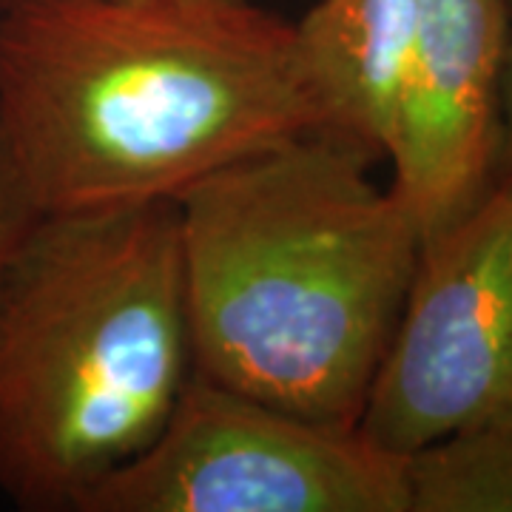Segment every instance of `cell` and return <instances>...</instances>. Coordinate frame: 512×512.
I'll return each mask as SVG.
<instances>
[{
  "label": "cell",
  "mask_w": 512,
  "mask_h": 512,
  "mask_svg": "<svg viewBox=\"0 0 512 512\" xmlns=\"http://www.w3.org/2000/svg\"><path fill=\"white\" fill-rule=\"evenodd\" d=\"M322 128L293 23L248 0L0 9V137L40 214L180 202Z\"/></svg>",
  "instance_id": "1"
},
{
  "label": "cell",
  "mask_w": 512,
  "mask_h": 512,
  "mask_svg": "<svg viewBox=\"0 0 512 512\" xmlns=\"http://www.w3.org/2000/svg\"><path fill=\"white\" fill-rule=\"evenodd\" d=\"M373 163L322 128L177 202L191 373L305 419L359 424L421 254Z\"/></svg>",
  "instance_id": "2"
},
{
  "label": "cell",
  "mask_w": 512,
  "mask_h": 512,
  "mask_svg": "<svg viewBox=\"0 0 512 512\" xmlns=\"http://www.w3.org/2000/svg\"><path fill=\"white\" fill-rule=\"evenodd\" d=\"M188 376L177 202L37 214L0 268V495L77 512Z\"/></svg>",
  "instance_id": "3"
},
{
  "label": "cell",
  "mask_w": 512,
  "mask_h": 512,
  "mask_svg": "<svg viewBox=\"0 0 512 512\" xmlns=\"http://www.w3.org/2000/svg\"><path fill=\"white\" fill-rule=\"evenodd\" d=\"M77 512H407L404 456L359 424H328L188 376L137 458Z\"/></svg>",
  "instance_id": "4"
},
{
  "label": "cell",
  "mask_w": 512,
  "mask_h": 512,
  "mask_svg": "<svg viewBox=\"0 0 512 512\" xmlns=\"http://www.w3.org/2000/svg\"><path fill=\"white\" fill-rule=\"evenodd\" d=\"M493 424H512V165L467 214L421 242L359 419L399 456Z\"/></svg>",
  "instance_id": "5"
},
{
  "label": "cell",
  "mask_w": 512,
  "mask_h": 512,
  "mask_svg": "<svg viewBox=\"0 0 512 512\" xmlns=\"http://www.w3.org/2000/svg\"><path fill=\"white\" fill-rule=\"evenodd\" d=\"M504 0H419L387 185L421 242L467 214L504 165Z\"/></svg>",
  "instance_id": "6"
},
{
  "label": "cell",
  "mask_w": 512,
  "mask_h": 512,
  "mask_svg": "<svg viewBox=\"0 0 512 512\" xmlns=\"http://www.w3.org/2000/svg\"><path fill=\"white\" fill-rule=\"evenodd\" d=\"M419 0H316L293 23L328 131L387 157Z\"/></svg>",
  "instance_id": "7"
},
{
  "label": "cell",
  "mask_w": 512,
  "mask_h": 512,
  "mask_svg": "<svg viewBox=\"0 0 512 512\" xmlns=\"http://www.w3.org/2000/svg\"><path fill=\"white\" fill-rule=\"evenodd\" d=\"M407 512H512V424L461 430L404 456Z\"/></svg>",
  "instance_id": "8"
},
{
  "label": "cell",
  "mask_w": 512,
  "mask_h": 512,
  "mask_svg": "<svg viewBox=\"0 0 512 512\" xmlns=\"http://www.w3.org/2000/svg\"><path fill=\"white\" fill-rule=\"evenodd\" d=\"M37 214L40 211L29 197L18 168L6 151V143L0 137V268L18 248V242L29 231V225L37 220Z\"/></svg>",
  "instance_id": "9"
},
{
  "label": "cell",
  "mask_w": 512,
  "mask_h": 512,
  "mask_svg": "<svg viewBox=\"0 0 512 512\" xmlns=\"http://www.w3.org/2000/svg\"><path fill=\"white\" fill-rule=\"evenodd\" d=\"M507 3V63H504V165H512V0Z\"/></svg>",
  "instance_id": "10"
},
{
  "label": "cell",
  "mask_w": 512,
  "mask_h": 512,
  "mask_svg": "<svg viewBox=\"0 0 512 512\" xmlns=\"http://www.w3.org/2000/svg\"><path fill=\"white\" fill-rule=\"evenodd\" d=\"M18 3H29V0H0V9H9V6H18Z\"/></svg>",
  "instance_id": "11"
}]
</instances>
